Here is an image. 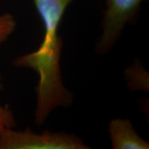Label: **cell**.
Here are the masks:
<instances>
[{"instance_id": "cell-1", "label": "cell", "mask_w": 149, "mask_h": 149, "mask_svg": "<svg viewBox=\"0 0 149 149\" xmlns=\"http://www.w3.org/2000/svg\"><path fill=\"white\" fill-rule=\"evenodd\" d=\"M33 1L44 24V37L36 51L17 57L13 64L32 69L39 75L35 88V122L41 126L54 109L68 107L73 100V95L65 88L61 79L60 57L64 42L59 35V28L65 11L74 0Z\"/></svg>"}, {"instance_id": "cell-2", "label": "cell", "mask_w": 149, "mask_h": 149, "mask_svg": "<svg viewBox=\"0 0 149 149\" xmlns=\"http://www.w3.org/2000/svg\"><path fill=\"white\" fill-rule=\"evenodd\" d=\"M74 134L46 130L37 134L27 128L22 131L4 128L0 133V149H88Z\"/></svg>"}, {"instance_id": "cell-3", "label": "cell", "mask_w": 149, "mask_h": 149, "mask_svg": "<svg viewBox=\"0 0 149 149\" xmlns=\"http://www.w3.org/2000/svg\"><path fill=\"white\" fill-rule=\"evenodd\" d=\"M143 0H106L102 20L103 33L96 44L95 53H109L121 36L127 24L135 22Z\"/></svg>"}, {"instance_id": "cell-4", "label": "cell", "mask_w": 149, "mask_h": 149, "mask_svg": "<svg viewBox=\"0 0 149 149\" xmlns=\"http://www.w3.org/2000/svg\"><path fill=\"white\" fill-rule=\"evenodd\" d=\"M108 132L113 149L149 148V143L138 135L128 119L112 120L109 124Z\"/></svg>"}, {"instance_id": "cell-5", "label": "cell", "mask_w": 149, "mask_h": 149, "mask_svg": "<svg viewBox=\"0 0 149 149\" xmlns=\"http://www.w3.org/2000/svg\"><path fill=\"white\" fill-rule=\"evenodd\" d=\"M15 27L16 22L12 15L5 13L0 15V44L7 40Z\"/></svg>"}, {"instance_id": "cell-6", "label": "cell", "mask_w": 149, "mask_h": 149, "mask_svg": "<svg viewBox=\"0 0 149 149\" xmlns=\"http://www.w3.org/2000/svg\"><path fill=\"white\" fill-rule=\"evenodd\" d=\"M1 79H2V77L0 73V91L2 89L3 87ZM0 120L3 122L6 128H13L16 126L13 113L8 105L2 107L0 104Z\"/></svg>"}, {"instance_id": "cell-7", "label": "cell", "mask_w": 149, "mask_h": 149, "mask_svg": "<svg viewBox=\"0 0 149 149\" xmlns=\"http://www.w3.org/2000/svg\"><path fill=\"white\" fill-rule=\"evenodd\" d=\"M4 128H6L5 127L4 124H3V122L0 120V133L3 131V130L4 129Z\"/></svg>"}]
</instances>
